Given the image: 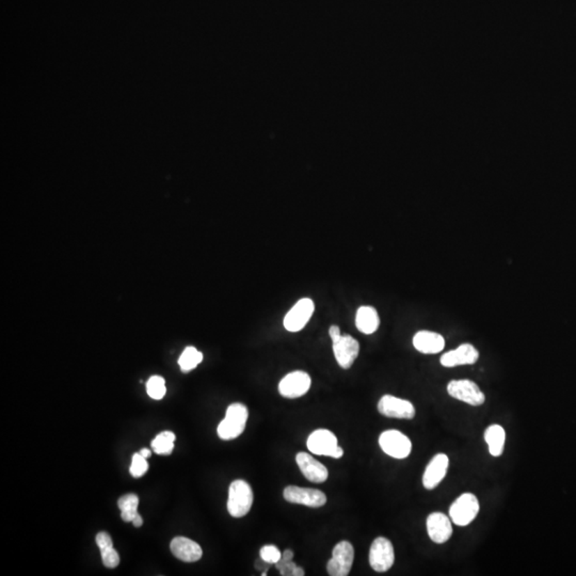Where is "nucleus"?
<instances>
[{
	"label": "nucleus",
	"mask_w": 576,
	"mask_h": 576,
	"mask_svg": "<svg viewBox=\"0 0 576 576\" xmlns=\"http://www.w3.org/2000/svg\"><path fill=\"white\" fill-rule=\"evenodd\" d=\"M249 412L246 405L236 403L226 409V417L219 423L217 433L219 437L224 441L236 439L240 437L246 429Z\"/></svg>",
	"instance_id": "f257e3e1"
},
{
	"label": "nucleus",
	"mask_w": 576,
	"mask_h": 576,
	"mask_svg": "<svg viewBox=\"0 0 576 576\" xmlns=\"http://www.w3.org/2000/svg\"><path fill=\"white\" fill-rule=\"evenodd\" d=\"M253 491L251 485L242 479L231 483L228 489V511L232 517H242L248 515L252 508Z\"/></svg>",
	"instance_id": "f03ea898"
},
{
	"label": "nucleus",
	"mask_w": 576,
	"mask_h": 576,
	"mask_svg": "<svg viewBox=\"0 0 576 576\" xmlns=\"http://www.w3.org/2000/svg\"><path fill=\"white\" fill-rule=\"evenodd\" d=\"M306 445L309 451L315 455L328 456L334 459L342 458L344 455V451L338 446L334 433L328 429H317L311 433Z\"/></svg>",
	"instance_id": "7ed1b4c3"
},
{
	"label": "nucleus",
	"mask_w": 576,
	"mask_h": 576,
	"mask_svg": "<svg viewBox=\"0 0 576 576\" xmlns=\"http://www.w3.org/2000/svg\"><path fill=\"white\" fill-rule=\"evenodd\" d=\"M478 513V499L472 493H463L449 508V517L458 527H467L476 519Z\"/></svg>",
	"instance_id": "20e7f679"
},
{
	"label": "nucleus",
	"mask_w": 576,
	"mask_h": 576,
	"mask_svg": "<svg viewBox=\"0 0 576 576\" xmlns=\"http://www.w3.org/2000/svg\"><path fill=\"white\" fill-rule=\"evenodd\" d=\"M395 553L392 542L384 537H378L371 543L369 550V565L376 572H387L394 565Z\"/></svg>",
	"instance_id": "39448f33"
},
{
	"label": "nucleus",
	"mask_w": 576,
	"mask_h": 576,
	"mask_svg": "<svg viewBox=\"0 0 576 576\" xmlns=\"http://www.w3.org/2000/svg\"><path fill=\"white\" fill-rule=\"evenodd\" d=\"M381 449L389 457L405 459L412 451V443L407 435L398 430H387L379 437Z\"/></svg>",
	"instance_id": "423d86ee"
},
{
	"label": "nucleus",
	"mask_w": 576,
	"mask_h": 576,
	"mask_svg": "<svg viewBox=\"0 0 576 576\" xmlns=\"http://www.w3.org/2000/svg\"><path fill=\"white\" fill-rule=\"evenodd\" d=\"M355 561V549L349 541H341L335 545L332 558L328 561L327 571L331 576H347Z\"/></svg>",
	"instance_id": "0eeeda50"
},
{
	"label": "nucleus",
	"mask_w": 576,
	"mask_h": 576,
	"mask_svg": "<svg viewBox=\"0 0 576 576\" xmlns=\"http://www.w3.org/2000/svg\"><path fill=\"white\" fill-rule=\"evenodd\" d=\"M447 392L453 398L469 403L474 407L483 405L485 396L478 385L472 380H453L447 385Z\"/></svg>",
	"instance_id": "6e6552de"
},
{
	"label": "nucleus",
	"mask_w": 576,
	"mask_h": 576,
	"mask_svg": "<svg viewBox=\"0 0 576 576\" xmlns=\"http://www.w3.org/2000/svg\"><path fill=\"white\" fill-rule=\"evenodd\" d=\"M315 304L312 299H300L284 317V328L290 332H299L308 325L314 314Z\"/></svg>",
	"instance_id": "1a4fd4ad"
},
{
	"label": "nucleus",
	"mask_w": 576,
	"mask_h": 576,
	"mask_svg": "<svg viewBox=\"0 0 576 576\" xmlns=\"http://www.w3.org/2000/svg\"><path fill=\"white\" fill-rule=\"evenodd\" d=\"M283 497L288 503L308 506L311 508L322 507L327 503L326 495L320 490L297 487V485H288L285 488Z\"/></svg>",
	"instance_id": "9d476101"
},
{
	"label": "nucleus",
	"mask_w": 576,
	"mask_h": 576,
	"mask_svg": "<svg viewBox=\"0 0 576 576\" xmlns=\"http://www.w3.org/2000/svg\"><path fill=\"white\" fill-rule=\"evenodd\" d=\"M312 380L304 371H293L279 383V392L285 398L295 399L306 395L310 389Z\"/></svg>",
	"instance_id": "9b49d317"
},
{
	"label": "nucleus",
	"mask_w": 576,
	"mask_h": 576,
	"mask_svg": "<svg viewBox=\"0 0 576 576\" xmlns=\"http://www.w3.org/2000/svg\"><path fill=\"white\" fill-rule=\"evenodd\" d=\"M378 411L383 417L391 419H412L415 417L414 405L409 400L384 395L378 403Z\"/></svg>",
	"instance_id": "f8f14e48"
},
{
	"label": "nucleus",
	"mask_w": 576,
	"mask_h": 576,
	"mask_svg": "<svg viewBox=\"0 0 576 576\" xmlns=\"http://www.w3.org/2000/svg\"><path fill=\"white\" fill-rule=\"evenodd\" d=\"M333 352L335 360L342 368L349 369L358 358L360 345L351 335H341L333 341Z\"/></svg>",
	"instance_id": "ddd939ff"
},
{
	"label": "nucleus",
	"mask_w": 576,
	"mask_h": 576,
	"mask_svg": "<svg viewBox=\"0 0 576 576\" xmlns=\"http://www.w3.org/2000/svg\"><path fill=\"white\" fill-rule=\"evenodd\" d=\"M296 462L303 476L314 483H322L328 479L329 472L322 463L313 458L308 453H298Z\"/></svg>",
	"instance_id": "4468645a"
},
{
	"label": "nucleus",
	"mask_w": 576,
	"mask_h": 576,
	"mask_svg": "<svg viewBox=\"0 0 576 576\" xmlns=\"http://www.w3.org/2000/svg\"><path fill=\"white\" fill-rule=\"evenodd\" d=\"M449 459L445 453H437L431 459L423 472V485L427 490H433L446 476Z\"/></svg>",
	"instance_id": "2eb2a0df"
},
{
	"label": "nucleus",
	"mask_w": 576,
	"mask_h": 576,
	"mask_svg": "<svg viewBox=\"0 0 576 576\" xmlns=\"http://www.w3.org/2000/svg\"><path fill=\"white\" fill-rule=\"evenodd\" d=\"M427 533L435 543L443 545L453 535L451 520L442 513H431L427 517Z\"/></svg>",
	"instance_id": "dca6fc26"
},
{
	"label": "nucleus",
	"mask_w": 576,
	"mask_h": 576,
	"mask_svg": "<svg viewBox=\"0 0 576 576\" xmlns=\"http://www.w3.org/2000/svg\"><path fill=\"white\" fill-rule=\"evenodd\" d=\"M479 352L473 345L462 344L455 350L449 351L441 357V364L444 367H456L460 365H473L478 361Z\"/></svg>",
	"instance_id": "f3484780"
},
{
	"label": "nucleus",
	"mask_w": 576,
	"mask_h": 576,
	"mask_svg": "<svg viewBox=\"0 0 576 576\" xmlns=\"http://www.w3.org/2000/svg\"><path fill=\"white\" fill-rule=\"evenodd\" d=\"M172 554L185 563H196L203 556V550L194 540L186 537H176L170 545Z\"/></svg>",
	"instance_id": "a211bd4d"
},
{
	"label": "nucleus",
	"mask_w": 576,
	"mask_h": 576,
	"mask_svg": "<svg viewBox=\"0 0 576 576\" xmlns=\"http://www.w3.org/2000/svg\"><path fill=\"white\" fill-rule=\"evenodd\" d=\"M413 346L419 352L425 355H435L441 352L445 347L442 335L431 331H419L413 337Z\"/></svg>",
	"instance_id": "6ab92c4d"
},
{
	"label": "nucleus",
	"mask_w": 576,
	"mask_h": 576,
	"mask_svg": "<svg viewBox=\"0 0 576 576\" xmlns=\"http://www.w3.org/2000/svg\"><path fill=\"white\" fill-rule=\"evenodd\" d=\"M380 325L378 312L373 306H363L359 308L355 316V326L364 334H373Z\"/></svg>",
	"instance_id": "aec40b11"
},
{
	"label": "nucleus",
	"mask_w": 576,
	"mask_h": 576,
	"mask_svg": "<svg viewBox=\"0 0 576 576\" xmlns=\"http://www.w3.org/2000/svg\"><path fill=\"white\" fill-rule=\"evenodd\" d=\"M485 439L489 446V453L493 457H499L505 447V429L499 425H491L485 431Z\"/></svg>",
	"instance_id": "412c9836"
},
{
	"label": "nucleus",
	"mask_w": 576,
	"mask_h": 576,
	"mask_svg": "<svg viewBox=\"0 0 576 576\" xmlns=\"http://www.w3.org/2000/svg\"><path fill=\"white\" fill-rule=\"evenodd\" d=\"M118 506L121 511V517L124 522H132L134 517L138 515V506H139V497L136 495H126L120 497L118 501Z\"/></svg>",
	"instance_id": "4be33fe9"
},
{
	"label": "nucleus",
	"mask_w": 576,
	"mask_h": 576,
	"mask_svg": "<svg viewBox=\"0 0 576 576\" xmlns=\"http://www.w3.org/2000/svg\"><path fill=\"white\" fill-rule=\"evenodd\" d=\"M176 439V435L172 431H164L156 435L150 445L157 455L169 456L173 451Z\"/></svg>",
	"instance_id": "5701e85b"
},
{
	"label": "nucleus",
	"mask_w": 576,
	"mask_h": 576,
	"mask_svg": "<svg viewBox=\"0 0 576 576\" xmlns=\"http://www.w3.org/2000/svg\"><path fill=\"white\" fill-rule=\"evenodd\" d=\"M203 361V353L194 347H187L178 359V365L184 373L196 368Z\"/></svg>",
	"instance_id": "b1692460"
},
{
	"label": "nucleus",
	"mask_w": 576,
	"mask_h": 576,
	"mask_svg": "<svg viewBox=\"0 0 576 576\" xmlns=\"http://www.w3.org/2000/svg\"><path fill=\"white\" fill-rule=\"evenodd\" d=\"M146 391L150 398L160 400L166 395V381L160 376L150 377L146 383Z\"/></svg>",
	"instance_id": "393cba45"
},
{
	"label": "nucleus",
	"mask_w": 576,
	"mask_h": 576,
	"mask_svg": "<svg viewBox=\"0 0 576 576\" xmlns=\"http://www.w3.org/2000/svg\"><path fill=\"white\" fill-rule=\"evenodd\" d=\"M148 463L146 458L140 453H136L132 456V465H130V475L134 478H140L148 472Z\"/></svg>",
	"instance_id": "a878e982"
},
{
	"label": "nucleus",
	"mask_w": 576,
	"mask_h": 576,
	"mask_svg": "<svg viewBox=\"0 0 576 576\" xmlns=\"http://www.w3.org/2000/svg\"><path fill=\"white\" fill-rule=\"evenodd\" d=\"M100 554H102V561H103L104 566L109 569H114L118 567L120 563V556L118 552L114 549V543L112 545H105V547H100Z\"/></svg>",
	"instance_id": "bb28decb"
},
{
	"label": "nucleus",
	"mask_w": 576,
	"mask_h": 576,
	"mask_svg": "<svg viewBox=\"0 0 576 576\" xmlns=\"http://www.w3.org/2000/svg\"><path fill=\"white\" fill-rule=\"evenodd\" d=\"M260 559L268 565H276L282 558V553L276 545H264L260 551Z\"/></svg>",
	"instance_id": "cd10ccee"
},
{
	"label": "nucleus",
	"mask_w": 576,
	"mask_h": 576,
	"mask_svg": "<svg viewBox=\"0 0 576 576\" xmlns=\"http://www.w3.org/2000/svg\"><path fill=\"white\" fill-rule=\"evenodd\" d=\"M293 558H294V552H293L292 550H286V551L282 554V558H281V561H279L278 563H288V561H293Z\"/></svg>",
	"instance_id": "c85d7f7f"
},
{
	"label": "nucleus",
	"mask_w": 576,
	"mask_h": 576,
	"mask_svg": "<svg viewBox=\"0 0 576 576\" xmlns=\"http://www.w3.org/2000/svg\"><path fill=\"white\" fill-rule=\"evenodd\" d=\"M329 335H330L331 340H332V342L333 341L337 340V338H338V337H340L341 335H342L341 334L340 327H330V329H329Z\"/></svg>",
	"instance_id": "c756f323"
},
{
	"label": "nucleus",
	"mask_w": 576,
	"mask_h": 576,
	"mask_svg": "<svg viewBox=\"0 0 576 576\" xmlns=\"http://www.w3.org/2000/svg\"><path fill=\"white\" fill-rule=\"evenodd\" d=\"M132 523L134 524V527H141L142 525H143V519H142L141 515L138 513V515L134 517V519L132 520Z\"/></svg>",
	"instance_id": "7c9ffc66"
},
{
	"label": "nucleus",
	"mask_w": 576,
	"mask_h": 576,
	"mask_svg": "<svg viewBox=\"0 0 576 576\" xmlns=\"http://www.w3.org/2000/svg\"><path fill=\"white\" fill-rule=\"evenodd\" d=\"M139 453H141V455L143 456L144 458L146 459L150 458V455H152V451H150L148 449H141V451H140Z\"/></svg>",
	"instance_id": "2f4dec72"
},
{
	"label": "nucleus",
	"mask_w": 576,
	"mask_h": 576,
	"mask_svg": "<svg viewBox=\"0 0 576 576\" xmlns=\"http://www.w3.org/2000/svg\"><path fill=\"white\" fill-rule=\"evenodd\" d=\"M304 574H306L304 570H303L302 568L298 567V566H297L296 570H295L294 572V576H303L304 575Z\"/></svg>",
	"instance_id": "473e14b6"
}]
</instances>
